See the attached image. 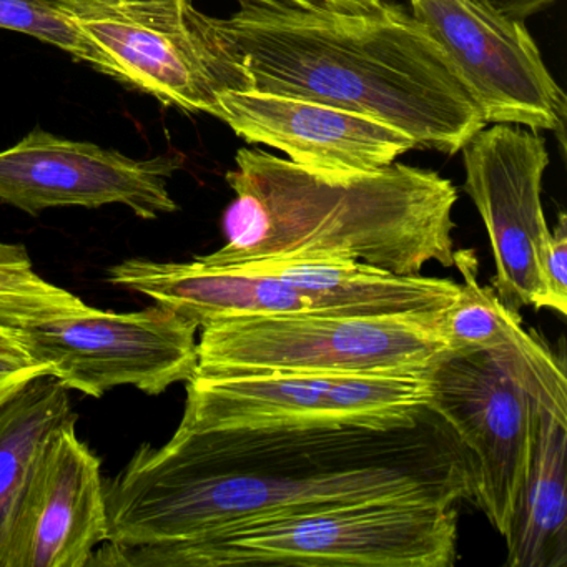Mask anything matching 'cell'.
Here are the masks:
<instances>
[{
    "label": "cell",
    "instance_id": "cell-20",
    "mask_svg": "<svg viewBox=\"0 0 567 567\" xmlns=\"http://www.w3.org/2000/svg\"><path fill=\"white\" fill-rule=\"evenodd\" d=\"M0 29L31 35L115 79L104 52L51 0H0Z\"/></svg>",
    "mask_w": 567,
    "mask_h": 567
},
{
    "label": "cell",
    "instance_id": "cell-1",
    "mask_svg": "<svg viewBox=\"0 0 567 567\" xmlns=\"http://www.w3.org/2000/svg\"><path fill=\"white\" fill-rule=\"evenodd\" d=\"M474 463L424 408L393 424L177 430L104 483L109 539L154 546L367 501L473 499Z\"/></svg>",
    "mask_w": 567,
    "mask_h": 567
},
{
    "label": "cell",
    "instance_id": "cell-18",
    "mask_svg": "<svg viewBox=\"0 0 567 567\" xmlns=\"http://www.w3.org/2000/svg\"><path fill=\"white\" fill-rule=\"evenodd\" d=\"M566 454V411L536 400L529 464L503 536L506 566H567Z\"/></svg>",
    "mask_w": 567,
    "mask_h": 567
},
{
    "label": "cell",
    "instance_id": "cell-9",
    "mask_svg": "<svg viewBox=\"0 0 567 567\" xmlns=\"http://www.w3.org/2000/svg\"><path fill=\"white\" fill-rule=\"evenodd\" d=\"M424 377L427 406L473 457L471 503L504 536L529 464L536 398L519 368L489 351H450Z\"/></svg>",
    "mask_w": 567,
    "mask_h": 567
},
{
    "label": "cell",
    "instance_id": "cell-13",
    "mask_svg": "<svg viewBox=\"0 0 567 567\" xmlns=\"http://www.w3.org/2000/svg\"><path fill=\"white\" fill-rule=\"evenodd\" d=\"M218 102V118L235 135L284 152L288 161L310 171H380L416 147L413 138L386 122L308 99L227 89Z\"/></svg>",
    "mask_w": 567,
    "mask_h": 567
},
{
    "label": "cell",
    "instance_id": "cell-19",
    "mask_svg": "<svg viewBox=\"0 0 567 567\" xmlns=\"http://www.w3.org/2000/svg\"><path fill=\"white\" fill-rule=\"evenodd\" d=\"M75 421L69 390L52 374L32 378L0 406V567H9L49 444Z\"/></svg>",
    "mask_w": 567,
    "mask_h": 567
},
{
    "label": "cell",
    "instance_id": "cell-22",
    "mask_svg": "<svg viewBox=\"0 0 567 567\" xmlns=\"http://www.w3.org/2000/svg\"><path fill=\"white\" fill-rule=\"evenodd\" d=\"M39 374H51L48 364L35 363L28 357L0 354V406Z\"/></svg>",
    "mask_w": 567,
    "mask_h": 567
},
{
    "label": "cell",
    "instance_id": "cell-21",
    "mask_svg": "<svg viewBox=\"0 0 567 567\" xmlns=\"http://www.w3.org/2000/svg\"><path fill=\"white\" fill-rule=\"evenodd\" d=\"M544 281L549 291L550 310L567 315V215L560 210L556 228L550 231L549 250L544 264Z\"/></svg>",
    "mask_w": 567,
    "mask_h": 567
},
{
    "label": "cell",
    "instance_id": "cell-11",
    "mask_svg": "<svg viewBox=\"0 0 567 567\" xmlns=\"http://www.w3.org/2000/svg\"><path fill=\"white\" fill-rule=\"evenodd\" d=\"M411 14L446 51L487 124L564 138L567 101L524 22L467 0H410Z\"/></svg>",
    "mask_w": 567,
    "mask_h": 567
},
{
    "label": "cell",
    "instance_id": "cell-7",
    "mask_svg": "<svg viewBox=\"0 0 567 567\" xmlns=\"http://www.w3.org/2000/svg\"><path fill=\"white\" fill-rule=\"evenodd\" d=\"M194 321L155 303L134 313L89 307L9 331L19 350L48 364L68 390L101 398L117 386L151 396L188 383L197 371Z\"/></svg>",
    "mask_w": 567,
    "mask_h": 567
},
{
    "label": "cell",
    "instance_id": "cell-14",
    "mask_svg": "<svg viewBox=\"0 0 567 567\" xmlns=\"http://www.w3.org/2000/svg\"><path fill=\"white\" fill-rule=\"evenodd\" d=\"M109 539L101 461L65 427L49 444L29 494L9 567H87Z\"/></svg>",
    "mask_w": 567,
    "mask_h": 567
},
{
    "label": "cell",
    "instance_id": "cell-2",
    "mask_svg": "<svg viewBox=\"0 0 567 567\" xmlns=\"http://www.w3.org/2000/svg\"><path fill=\"white\" fill-rule=\"evenodd\" d=\"M238 2L207 22L255 91L370 115L446 155L487 125L450 55L403 6Z\"/></svg>",
    "mask_w": 567,
    "mask_h": 567
},
{
    "label": "cell",
    "instance_id": "cell-3",
    "mask_svg": "<svg viewBox=\"0 0 567 567\" xmlns=\"http://www.w3.org/2000/svg\"><path fill=\"white\" fill-rule=\"evenodd\" d=\"M227 182L225 245L194 260L205 267L260 261H361L421 275L430 261L454 267L457 188L427 168L310 171L254 148L235 155Z\"/></svg>",
    "mask_w": 567,
    "mask_h": 567
},
{
    "label": "cell",
    "instance_id": "cell-12",
    "mask_svg": "<svg viewBox=\"0 0 567 567\" xmlns=\"http://www.w3.org/2000/svg\"><path fill=\"white\" fill-rule=\"evenodd\" d=\"M181 165L171 155L138 161L35 128L0 152V202L29 215L124 205L138 218L154 220L178 210L168 181Z\"/></svg>",
    "mask_w": 567,
    "mask_h": 567
},
{
    "label": "cell",
    "instance_id": "cell-16",
    "mask_svg": "<svg viewBox=\"0 0 567 567\" xmlns=\"http://www.w3.org/2000/svg\"><path fill=\"white\" fill-rule=\"evenodd\" d=\"M463 284L456 300L433 317L434 331L451 353L489 351L513 361L540 404L567 413V377L563 358L524 330L517 311L509 310L493 287L480 284L474 250L454 251Z\"/></svg>",
    "mask_w": 567,
    "mask_h": 567
},
{
    "label": "cell",
    "instance_id": "cell-15",
    "mask_svg": "<svg viewBox=\"0 0 567 567\" xmlns=\"http://www.w3.org/2000/svg\"><path fill=\"white\" fill-rule=\"evenodd\" d=\"M109 280L177 311L198 328L218 318L318 313L311 300L287 281L255 268L135 258L112 267Z\"/></svg>",
    "mask_w": 567,
    "mask_h": 567
},
{
    "label": "cell",
    "instance_id": "cell-24",
    "mask_svg": "<svg viewBox=\"0 0 567 567\" xmlns=\"http://www.w3.org/2000/svg\"><path fill=\"white\" fill-rule=\"evenodd\" d=\"M290 4H321L328 8L341 9V11H371L380 8L384 0H281Z\"/></svg>",
    "mask_w": 567,
    "mask_h": 567
},
{
    "label": "cell",
    "instance_id": "cell-25",
    "mask_svg": "<svg viewBox=\"0 0 567 567\" xmlns=\"http://www.w3.org/2000/svg\"><path fill=\"white\" fill-rule=\"evenodd\" d=\"M0 354H9V357H25V354L19 350L16 341L12 340L11 334L6 333L4 330H0Z\"/></svg>",
    "mask_w": 567,
    "mask_h": 567
},
{
    "label": "cell",
    "instance_id": "cell-8",
    "mask_svg": "<svg viewBox=\"0 0 567 567\" xmlns=\"http://www.w3.org/2000/svg\"><path fill=\"white\" fill-rule=\"evenodd\" d=\"M430 403L424 374L275 373L194 377L178 430L393 424Z\"/></svg>",
    "mask_w": 567,
    "mask_h": 567
},
{
    "label": "cell",
    "instance_id": "cell-10",
    "mask_svg": "<svg viewBox=\"0 0 567 567\" xmlns=\"http://www.w3.org/2000/svg\"><path fill=\"white\" fill-rule=\"evenodd\" d=\"M464 192L486 227L496 275L493 288L509 310L549 308L544 264L550 228L544 215L543 178L549 154L536 131L494 124L461 148Z\"/></svg>",
    "mask_w": 567,
    "mask_h": 567
},
{
    "label": "cell",
    "instance_id": "cell-23",
    "mask_svg": "<svg viewBox=\"0 0 567 567\" xmlns=\"http://www.w3.org/2000/svg\"><path fill=\"white\" fill-rule=\"evenodd\" d=\"M467 2L501 18L526 22L544 9L550 8L556 0H467Z\"/></svg>",
    "mask_w": 567,
    "mask_h": 567
},
{
    "label": "cell",
    "instance_id": "cell-5",
    "mask_svg": "<svg viewBox=\"0 0 567 567\" xmlns=\"http://www.w3.org/2000/svg\"><path fill=\"white\" fill-rule=\"evenodd\" d=\"M423 317L280 313L202 324L194 377L311 371L424 374L450 353Z\"/></svg>",
    "mask_w": 567,
    "mask_h": 567
},
{
    "label": "cell",
    "instance_id": "cell-17",
    "mask_svg": "<svg viewBox=\"0 0 567 567\" xmlns=\"http://www.w3.org/2000/svg\"><path fill=\"white\" fill-rule=\"evenodd\" d=\"M245 268L287 281L318 313L423 317L450 307L460 295V284L450 278L396 275L361 261H260Z\"/></svg>",
    "mask_w": 567,
    "mask_h": 567
},
{
    "label": "cell",
    "instance_id": "cell-4",
    "mask_svg": "<svg viewBox=\"0 0 567 567\" xmlns=\"http://www.w3.org/2000/svg\"><path fill=\"white\" fill-rule=\"evenodd\" d=\"M456 559L454 504L367 501L271 517L190 543H107L91 567H451Z\"/></svg>",
    "mask_w": 567,
    "mask_h": 567
},
{
    "label": "cell",
    "instance_id": "cell-6",
    "mask_svg": "<svg viewBox=\"0 0 567 567\" xmlns=\"http://www.w3.org/2000/svg\"><path fill=\"white\" fill-rule=\"evenodd\" d=\"M104 52L115 81L188 114L218 118L220 94L248 87L192 0H51Z\"/></svg>",
    "mask_w": 567,
    "mask_h": 567
}]
</instances>
